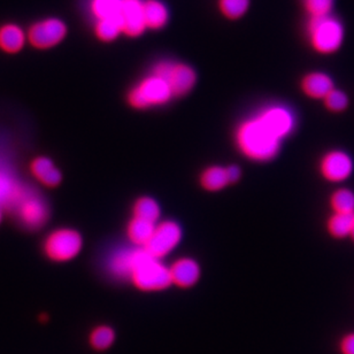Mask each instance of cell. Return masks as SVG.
I'll return each mask as SVG.
<instances>
[{
	"label": "cell",
	"mask_w": 354,
	"mask_h": 354,
	"mask_svg": "<svg viewBox=\"0 0 354 354\" xmlns=\"http://www.w3.org/2000/svg\"><path fill=\"white\" fill-rule=\"evenodd\" d=\"M27 35L19 26L7 24L0 27V50L10 55L17 53L24 48Z\"/></svg>",
	"instance_id": "17"
},
{
	"label": "cell",
	"mask_w": 354,
	"mask_h": 354,
	"mask_svg": "<svg viewBox=\"0 0 354 354\" xmlns=\"http://www.w3.org/2000/svg\"><path fill=\"white\" fill-rule=\"evenodd\" d=\"M122 0H91L90 10L97 20L119 17Z\"/></svg>",
	"instance_id": "25"
},
{
	"label": "cell",
	"mask_w": 354,
	"mask_h": 354,
	"mask_svg": "<svg viewBox=\"0 0 354 354\" xmlns=\"http://www.w3.org/2000/svg\"><path fill=\"white\" fill-rule=\"evenodd\" d=\"M83 249V237L76 229H55L45 237L43 252L53 263H64L72 261Z\"/></svg>",
	"instance_id": "4"
},
{
	"label": "cell",
	"mask_w": 354,
	"mask_h": 354,
	"mask_svg": "<svg viewBox=\"0 0 354 354\" xmlns=\"http://www.w3.org/2000/svg\"><path fill=\"white\" fill-rule=\"evenodd\" d=\"M350 239H352L354 242V218H353V223H352V229H351V234H350Z\"/></svg>",
	"instance_id": "31"
},
{
	"label": "cell",
	"mask_w": 354,
	"mask_h": 354,
	"mask_svg": "<svg viewBox=\"0 0 354 354\" xmlns=\"http://www.w3.org/2000/svg\"><path fill=\"white\" fill-rule=\"evenodd\" d=\"M250 0H218V8L229 20H239L249 10Z\"/></svg>",
	"instance_id": "27"
},
{
	"label": "cell",
	"mask_w": 354,
	"mask_h": 354,
	"mask_svg": "<svg viewBox=\"0 0 354 354\" xmlns=\"http://www.w3.org/2000/svg\"><path fill=\"white\" fill-rule=\"evenodd\" d=\"M227 169V176H228L229 183H235L241 177V169L237 166H228Z\"/></svg>",
	"instance_id": "30"
},
{
	"label": "cell",
	"mask_w": 354,
	"mask_h": 354,
	"mask_svg": "<svg viewBox=\"0 0 354 354\" xmlns=\"http://www.w3.org/2000/svg\"><path fill=\"white\" fill-rule=\"evenodd\" d=\"M95 34L99 41H105V43L115 41L116 38L122 34V24H121L120 17L97 20Z\"/></svg>",
	"instance_id": "24"
},
{
	"label": "cell",
	"mask_w": 354,
	"mask_h": 354,
	"mask_svg": "<svg viewBox=\"0 0 354 354\" xmlns=\"http://www.w3.org/2000/svg\"><path fill=\"white\" fill-rule=\"evenodd\" d=\"M67 35V26L58 17L37 21L28 31V41L35 48L48 50L60 44Z\"/></svg>",
	"instance_id": "10"
},
{
	"label": "cell",
	"mask_w": 354,
	"mask_h": 354,
	"mask_svg": "<svg viewBox=\"0 0 354 354\" xmlns=\"http://www.w3.org/2000/svg\"><path fill=\"white\" fill-rule=\"evenodd\" d=\"M171 274V286L180 289H190L201 279V266L192 258H180L168 266Z\"/></svg>",
	"instance_id": "13"
},
{
	"label": "cell",
	"mask_w": 354,
	"mask_h": 354,
	"mask_svg": "<svg viewBox=\"0 0 354 354\" xmlns=\"http://www.w3.org/2000/svg\"><path fill=\"white\" fill-rule=\"evenodd\" d=\"M128 281L143 292H159L171 286L168 266L150 256L143 248H136Z\"/></svg>",
	"instance_id": "2"
},
{
	"label": "cell",
	"mask_w": 354,
	"mask_h": 354,
	"mask_svg": "<svg viewBox=\"0 0 354 354\" xmlns=\"http://www.w3.org/2000/svg\"><path fill=\"white\" fill-rule=\"evenodd\" d=\"M144 0H122L120 20L122 24V34L127 37L137 38L147 30L144 21Z\"/></svg>",
	"instance_id": "12"
},
{
	"label": "cell",
	"mask_w": 354,
	"mask_h": 354,
	"mask_svg": "<svg viewBox=\"0 0 354 354\" xmlns=\"http://www.w3.org/2000/svg\"><path fill=\"white\" fill-rule=\"evenodd\" d=\"M306 37L310 48L317 55H335L344 45V24L334 13L308 17Z\"/></svg>",
	"instance_id": "3"
},
{
	"label": "cell",
	"mask_w": 354,
	"mask_h": 354,
	"mask_svg": "<svg viewBox=\"0 0 354 354\" xmlns=\"http://www.w3.org/2000/svg\"><path fill=\"white\" fill-rule=\"evenodd\" d=\"M133 213L135 218L158 223L160 218L161 209L157 201H154L153 198L140 197L133 204Z\"/></svg>",
	"instance_id": "23"
},
{
	"label": "cell",
	"mask_w": 354,
	"mask_h": 354,
	"mask_svg": "<svg viewBox=\"0 0 354 354\" xmlns=\"http://www.w3.org/2000/svg\"><path fill=\"white\" fill-rule=\"evenodd\" d=\"M336 0H301L308 17H322L333 13Z\"/></svg>",
	"instance_id": "28"
},
{
	"label": "cell",
	"mask_w": 354,
	"mask_h": 354,
	"mask_svg": "<svg viewBox=\"0 0 354 354\" xmlns=\"http://www.w3.org/2000/svg\"><path fill=\"white\" fill-rule=\"evenodd\" d=\"M354 162L344 150L327 151L319 161V171L324 180L330 183H342L353 174Z\"/></svg>",
	"instance_id": "11"
},
{
	"label": "cell",
	"mask_w": 354,
	"mask_h": 354,
	"mask_svg": "<svg viewBox=\"0 0 354 354\" xmlns=\"http://www.w3.org/2000/svg\"><path fill=\"white\" fill-rule=\"evenodd\" d=\"M152 74L166 81L174 97L187 95L197 82V75L192 67L173 60L158 62L152 69Z\"/></svg>",
	"instance_id": "6"
},
{
	"label": "cell",
	"mask_w": 354,
	"mask_h": 354,
	"mask_svg": "<svg viewBox=\"0 0 354 354\" xmlns=\"http://www.w3.org/2000/svg\"><path fill=\"white\" fill-rule=\"evenodd\" d=\"M144 21L147 29L160 30L169 21V10L160 0H144Z\"/></svg>",
	"instance_id": "16"
},
{
	"label": "cell",
	"mask_w": 354,
	"mask_h": 354,
	"mask_svg": "<svg viewBox=\"0 0 354 354\" xmlns=\"http://www.w3.org/2000/svg\"><path fill=\"white\" fill-rule=\"evenodd\" d=\"M335 88V82L329 74L320 71L307 73L300 80V88L310 99H322Z\"/></svg>",
	"instance_id": "14"
},
{
	"label": "cell",
	"mask_w": 354,
	"mask_h": 354,
	"mask_svg": "<svg viewBox=\"0 0 354 354\" xmlns=\"http://www.w3.org/2000/svg\"><path fill=\"white\" fill-rule=\"evenodd\" d=\"M353 218L354 213L350 214V213L331 212V214L328 216L326 221L328 235L335 239H344L350 237Z\"/></svg>",
	"instance_id": "19"
},
{
	"label": "cell",
	"mask_w": 354,
	"mask_h": 354,
	"mask_svg": "<svg viewBox=\"0 0 354 354\" xmlns=\"http://www.w3.org/2000/svg\"><path fill=\"white\" fill-rule=\"evenodd\" d=\"M322 102H324V109L334 114L345 112L350 106L348 93L336 86L322 99Z\"/></svg>",
	"instance_id": "26"
},
{
	"label": "cell",
	"mask_w": 354,
	"mask_h": 354,
	"mask_svg": "<svg viewBox=\"0 0 354 354\" xmlns=\"http://www.w3.org/2000/svg\"><path fill=\"white\" fill-rule=\"evenodd\" d=\"M331 212L336 213H354V191L348 187H338L329 197Z\"/></svg>",
	"instance_id": "22"
},
{
	"label": "cell",
	"mask_w": 354,
	"mask_h": 354,
	"mask_svg": "<svg viewBox=\"0 0 354 354\" xmlns=\"http://www.w3.org/2000/svg\"><path fill=\"white\" fill-rule=\"evenodd\" d=\"M283 138L263 113L258 112L239 123L235 131L236 147L250 160L266 162L277 157Z\"/></svg>",
	"instance_id": "1"
},
{
	"label": "cell",
	"mask_w": 354,
	"mask_h": 354,
	"mask_svg": "<svg viewBox=\"0 0 354 354\" xmlns=\"http://www.w3.org/2000/svg\"><path fill=\"white\" fill-rule=\"evenodd\" d=\"M201 187L207 191L222 190L229 185L227 169L221 166H211L206 168L201 175Z\"/></svg>",
	"instance_id": "21"
},
{
	"label": "cell",
	"mask_w": 354,
	"mask_h": 354,
	"mask_svg": "<svg viewBox=\"0 0 354 354\" xmlns=\"http://www.w3.org/2000/svg\"><path fill=\"white\" fill-rule=\"evenodd\" d=\"M339 354H354V331L345 333L337 342Z\"/></svg>",
	"instance_id": "29"
},
{
	"label": "cell",
	"mask_w": 354,
	"mask_h": 354,
	"mask_svg": "<svg viewBox=\"0 0 354 354\" xmlns=\"http://www.w3.org/2000/svg\"><path fill=\"white\" fill-rule=\"evenodd\" d=\"M173 97L166 81L151 74L130 90L128 104L136 109H152L167 104Z\"/></svg>",
	"instance_id": "5"
},
{
	"label": "cell",
	"mask_w": 354,
	"mask_h": 354,
	"mask_svg": "<svg viewBox=\"0 0 354 354\" xmlns=\"http://www.w3.org/2000/svg\"><path fill=\"white\" fill-rule=\"evenodd\" d=\"M156 225L157 223L133 216L127 225L128 239L137 248H144L150 241Z\"/></svg>",
	"instance_id": "20"
},
{
	"label": "cell",
	"mask_w": 354,
	"mask_h": 354,
	"mask_svg": "<svg viewBox=\"0 0 354 354\" xmlns=\"http://www.w3.org/2000/svg\"><path fill=\"white\" fill-rule=\"evenodd\" d=\"M3 212L0 209V223L3 221Z\"/></svg>",
	"instance_id": "32"
},
{
	"label": "cell",
	"mask_w": 354,
	"mask_h": 354,
	"mask_svg": "<svg viewBox=\"0 0 354 354\" xmlns=\"http://www.w3.org/2000/svg\"><path fill=\"white\" fill-rule=\"evenodd\" d=\"M30 174L43 187H57L62 180V174L57 165L48 157L35 158L30 162Z\"/></svg>",
	"instance_id": "15"
},
{
	"label": "cell",
	"mask_w": 354,
	"mask_h": 354,
	"mask_svg": "<svg viewBox=\"0 0 354 354\" xmlns=\"http://www.w3.org/2000/svg\"><path fill=\"white\" fill-rule=\"evenodd\" d=\"M116 341V331L109 324H97L91 328L88 334V344L92 351H109Z\"/></svg>",
	"instance_id": "18"
},
{
	"label": "cell",
	"mask_w": 354,
	"mask_h": 354,
	"mask_svg": "<svg viewBox=\"0 0 354 354\" xmlns=\"http://www.w3.org/2000/svg\"><path fill=\"white\" fill-rule=\"evenodd\" d=\"M50 215L51 209L46 198L34 189L21 201L13 216L24 229L36 232L48 223Z\"/></svg>",
	"instance_id": "7"
},
{
	"label": "cell",
	"mask_w": 354,
	"mask_h": 354,
	"mask_svg": "<svg viewBox=\"0 0 354 354\" xmlns=\"http://www.w3.org/2000/svg\"><path fill=\"white\" fill-rule=\"evenodd\" d=\"M34 190L19 178L8 165L0 161V209L13 215L21 201Z\"/></svg>",
	"instance_id": "8"
},
{
	"label": "cell",
	"mask_w": 354,
	"mask_h": 354,
	"mask_svg": "<svg viewBox=\"0 0 354 354\" xmlns=\"http://www.w3.org/2000/svg\"><path fill=\"white\" fill-rule=\"evenodd\" d=\"M182 239V229L177 222L171 220L158 222L150 241L143 249L150 256L162 260L171 254Z\"/></svg>",
	"instance_id": "9"
}]
</instances>
